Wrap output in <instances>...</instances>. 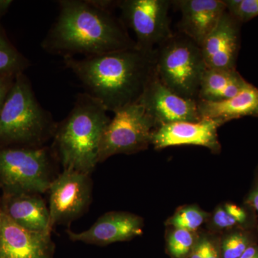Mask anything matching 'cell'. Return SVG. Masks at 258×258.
I'll use <instances>...</instances> for the list:
<instances>
[{"label": "cell", "instance_id": "cell-1", "mask_svg": "<svg viewBox=\"0 0 258 258\" xmlns=\"http://www.w3.org/2000/svg\"><path fill=\"white\" fill-rule=\"evenodd\" d=\"M64 62L79 78L86 93L113 113L138 103L157 76L156 50L137 45L84 58L64 56Z\"/></svg>", "mask_w": 258, "mask_h": 258}, {"label": "cell", "instance_id": "cell-2", "mask_svg": "<svg viewBox=\"0 0 258 258\" xmlns=\"http://www.w3.org/2000/svg\"><path fill=\"white\" fill-rule=\"evenodd\" d=\"M60 12L42 47L64 56L103 55L136 46L121 20L90 0H61Z\"/></svg>", "mask_w": 258, "mask_h": 258}, {"label": "cell", "instance_id": "cell-3", "mask_svg": "<svg viewBox=\"0 0 258 258\" xmlns=\"http://www.w3.org/2000/svg\"><path fill=\"white\" fill-rule=\"evenodd\" d=\"M101 103L81 94L55 134V143L64 169L89 175L99 162L103 132L111 118Z\"/></svg>", "mask_w": 258, "mask_h": 258}, {"label": "cell", "instance_id": "cell-4", "mask_svg": "<svg viewBox=\"0 0 258 258\" xmlns=\"http://www.w3.org/2000/svg\"><path fill=\"white\" fill-rule=\"evenodd\" d=\"M54 122L22 74L13 83L0 111V140L40 144L54 130Z\"/></svg>", "mask_w": 258, "mask_h": 258}, {"label": "cell", "instance_id": "cell-5", "mask_svg": "<svg viewBox=\"0 0 258 258\" xmlns=\"http://www.w3.org/2000/svg\"><path fill=\"white\" fill-rule=\"evenodd\" d=\"M158 79L173 92L198 101L200 83L207 69L201 49L189 37L174 34L156 49Z\"/></svg>", "mask_w": 258, "mask_h": 258}, {"label": "cell", "instance_id": "cell-6", "mask_svg": "<svg viewBox=\"0 0 258 258\" xmlns=\"http://www.w3.org/2000/svg\"><path fill=\"white\" fill-rule=\"evenodd\" d=\"M107 125L100 147L99 162L120 154H134L152 144L155 122L139 103L114 113Z\"/></svg>", "mask_w": 258, "mask_h": 258}, {"label": "cell", "instance_id": "cell-7", "mask_svg": "<svg viewBox=\"0 0 258 258\" xmlns=\"http://www.w3.org/2000/svg\"><path fill=\"white\" fill-rule=\"evenodd\" d=\"M50 161L45 149L0 150V180L17 192L42 193L47 191Z\"/></svg>", "mask_w": 258, "mask_h": 258}, {"label": "cell", "instance_id": "cell-8", "mask_svg": "<svg viewBox=\"0 0 258 258\" xmlns=\"http://www.w3.org/2000/svg\"><path fill=\"white\" fill-rule=\"evenodd\" d=\"M169 0H123L117 6L122 22L135 34L136 45L146 50H156L174 35L170 28Z\"/></svg>", "mask_w": 258, "mask_h": 258}, {"label": "cell", "instance_id": "cell-9", "mask_svg": "<svg viewBox=\"0 0 258 258\" xmlns=\"http://www.w3.org/2000/svg\"><path fill=\"white\" fill-rule=\"evenodd\" d=\"M50 191V225L74 220L85 211L91 201V182L88 174L64 169L52 181Z\"/></svg>", "mask_w": 258, "mask_h": 258}, {"label": "cell", "instance_id": "cell-10", "mask_svg": "<svg viewBox=\"0 0 258 258\" xmlns=\"http://www.w3.org/2000/svg\"><path fill=\"white\" fill-rule=\"evenodd\" d=\"M139 103L154 120L157 128L175 122L202 120L198 101L183 98L173 92L161 82L157 76L149 83Z\"/></svg>", "mask_w": 258, "mask_h": 258}, {"label": "cell", "instance_id": "cell-11", "mask_svg": "<svg viewBox=\"0 0 258 258\" xmlns=\"http://www.w3.org/2000/svg\"><path fill=\"white\" fill-rule=\"evenodd\" d=\"M223 124L220 120L202 119L161 125L153 132L152 144L156 149L181 145L200 146L218 154L221 145L217 132Z\"/></svg>", "mask_w": 258, "mask_h": 258}, {"label": "cell", "instance_id": "cell-12", "mask_svg": "<svg viewBox=\"0 0 258 258\" xmlns=\"http://www.w3.org/2000/svg\"><path fill=\"white\" fill-rule=\"evenodd\" d=\"M241 25L242 23L226 10L200 46L207 68L236 69L240 48Z\"/></svg>", "mask_w": 258, "mask_h": 258}, {"label": "cell", "instance_id": "cell-13", "mask_svg": "<svg viewBox=\"0 0 258 258\" xmlns=\"http://www.w3.org/2000/svg\"><path fill=\"white\" fill-rule=\"evenodd\" d=\"M144 220L142 217L125 212L104 214L88 230L81 232L68 231L71 240L86 243L107 245L113 242L132 240L142 235Z\"/></svg>", "mask_w": 258, "mask_h": 258}, {"label": "cell", "instance_id": "cell-14", "mask_svg": "<svg viewBox=\"0 0 258 258\" xmlns=\"http://www.w3.org/2000/svg\"><path fill=\"white\" fill-rule=\"evenodd\" d=\"M50 233L26 230L3 212L0 258H53Z\"/></svg>", "mask_w": 258, "mask_h": 258}, {"label": "cell", "instance_id": "cell-15", "mask_svg": "<svg viewBox=\"0 0 258 258\" xmlns=\"http://www.w3.org/2000/svg\"><path fill=\"white\" fill-rule=\"evenodd\" d=\"M173 3L181 13L180 32L200 47L227 10L223 0H179Z\"/></svg>", "mask_w": 258, "mask_h": 258}, {"label": "cell", "instance_id": "cell-16", "mask_svg": "<svg viewBox=\"0 0 258 258\" xmlns=\"http://www.w3.org/2000/svg\"><path fill=\"white\" fill-rule=\"evenodd\" d=\"M201 119L220 120L224 123L245 116L258 118V88L248 83L235 96L219 101H198Z\"/></svg>", "mask_w": 258, "mask_h": 258}, {"label": "cell", "instance_id": "cell-17", "mask_svg": "<svg viewBox=\"0 0 258 258\" xmlns=\"http://www.w3.org/2000/svg\"><path fill=\"white\" fill-rule=\"evenodd\" d=\"M18 193L8 203L5 213L26 230L51 232L49 209L42 198L32 194Z\"/></svg>", "mask_w": 258, "mask_h": 258}, {"label": "cell", "instance_id": "cell-18", "mask_svg": "<svg viewBox=\"0 0 258 258\" xmlns=\"http://www.w3.org/2000/svg\"><path fill=\"white\" fill-rule=\"evenodd\" d=\"M248 83L236 69L207 68L200 83L198 101L227 99L240 93Z\"/></svg>", "mask_w": 258, "mask_h": 258}, {"label": "cell", "instance_id": "cell-19", "mask_svg": "<svg viewBox=\"0 0 258 258\" xmlns=\"http://www.w3.org/2000/svg\"><path fill=\"white\" fill-rule=\"evenodd\" d=\"M208 222L212 230L226 232L235 228L258 230V220L255 212L248 205L243 206L227 203L219 205Z\"/></svg>", "mask_w": 258, "mask_h": 258}, {"label": "cell", "instance_id": "cell-20", "mask_svg": "<svg viewBox=\"0 0 258 258\" xmlns=\"http://www.w3.org/2000/svg\"><path fill=\"white\" fill-rule=\"evenodd\" d=\"M258 243V230L235 228L220 237L221 258H240L251 246Z\"/></svg>", "mask_w": 258, "mask_h": 258}, {"label": "cell", "instance_id": "cell-21", "mask_svg": "<svg viewBox=\"0 0 258 258\" xmlns=\"http://www.w3.org/2000/svg\"><path fill=\"white\" fill-rule=\"evenodd\" d=\"M210 216V214L204 211L198 205H186L178 209L165 224L168 227L198 232L204 224L208 222Z\"/></svg>", "mask_w": 258, "mask_h": 258}, {"label": "cell", "instance_id": "cell-22", "mask_svg": "<svg viewBox=\"0 0 258 258\" xmlns=\"http://www.w3.org/2000/svg\"><path fill=\"white\" fill-rule=\"evenodd\" d=\"M198 232L169 227L166 234V250L171 258H188L198 240Z\"/></svg>", "mask_w": 258, "mask_h": 258}, {"label": "cell", "instance_id": "cell-23", "mask_svg": "<svg viewBox=\"0 0 258 258\" xmlns=\"http://www.w3.org/2000/svg\"><path fill=\"white\" fill-rule=\"evenodd\" d=\"M24 60L17 50L0 35V75H10L23 69Z\"/></svg>", "mask_w": 258, "mask_h": 258}, {"label": "cell", "instance_id": "cell-24", "mask_svg": "<svg viewBox=\"0 0 258 258\" xmlns=\"http://www.w3.org/2000/svg\"><path fill=\"white\" fill-rule=\"evenodd\" d=\"M188 258H221L220 237L212 233L199 234L197 243Z\"/></svg>", "mask_w": 258, "mask_h": 258}, {"label": "cell", "instance_id": "cell-25", "mask_svg": "<svg viewBox=\"0 0 258 258\" xmlns=\"http://www.w3.org/2000/svg\"><path fill=\"white\" fill-rule=\"evenodd\" d=\"M227 11L241 23L258 16V0H223Z\"/></svg>", "mask_w": 258, "mask_h": 258}, {"label": "cell", "instance_id": "cell-26", "mask_svg": "<svg viewBox=\"0 0 258 258\" xmlns=\"http://www.w3.org/2000/svg\"><path fill=\"white\" fill-rule=\"evenodd\" d=\"M244 204L248 205L255 212L258 220V181L254 185V187L249 191Z\"/></svg>", "mask_w": 258, "mask_h": 258}, {"label": "cell", "instance_id": "cell-27", "mask_svg": "<svg viewBox=\"0 0 258 258\" xmlns=\"http://www.w3.org/2000/svg\"><path fill=\"white\" fill-rule=\"evenodd\" d=\"M6 76L7 75H0V111L3 108L10 88L13 86V84L10 86L9 83L5 79Z\"/></svg>", "mask_w": 258, "mask_h": 258}, {"label": "cell", "instance_id": "cell-28", "mask_svg": "<svg viewBox=\"0 0 258 258\" xmlns=\"http://www.w3.org/2000/svg\"><path fill=\"white\" fill-rule=\"evenodd\" d=\"M240 258H258V243L249 247Z\"/></svg>", "mask_w": 258, "mask_h": 258}, {"label": "cell", "instance_id": "cell-29", "mask_svg": "<svg viewBox=\"0 0 258 258\" xmlns=\"http://www.w3.org/2000/svg\"><path fill=\"white\" fill-rule=\"evenodd\" d=\"M2 227H3V212H0V237H1Z\"/></svg>", "mask_w": 258, "mask_h": 258}]
</instances>
